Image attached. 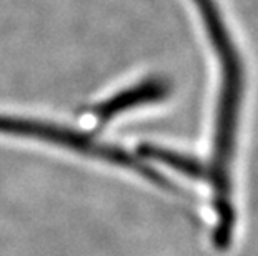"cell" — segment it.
I'll return each instance as SVG.
<instances>
[{
  "label": "cell",
  "instance_id": "cell-2",
  "mask_svg": "<svg viewBox=\"0 0 258 256\" xmlns=\"http://www.w3.org/2000/svg\"><path fill=\"white\" fill-rule=\"evenodd\" d=\"M0 135H12L19 138H29L40 141V143L60 146V148L70 150L74 153L97 158V160H105L112 165L127 168L135 173H139L144 178L150 180L152 183L158 185L167 192H173V187L165 178H162L153 168L142 165L134 156H130L125 151L115 148L112 145H105L103 141H98L87 133H80L77 130L60 127V125L38 122V120L19 118V117H7L0 115Z\"/></svg>",
  "mask_w": 258,
  "mask_h": 256
},
{
  "label": "cell",
  "instance_id": "cell-3",
  "mask_svg": "<svg viewBox=\"0 0 258 256\" xmlns=\"http://www.w3.org/2000/svg\"><path fill=\"white\" fill-rule=\"evenodd\" d=\"M168 92H170V85L165 80L148 78L145 81H140V83L130 87V89L118 92V94L112 95L110 99L98 102L92 108V113L95 115L98 122L105 123L110 122L112 118L132 110V108L167 99Z\"/></svg>",
  "mask_w": 258,
  "mask_h": 256
},
{
  "label": "cell",
  "instance_id": "cell-1",
  "mask_svg": "<svg viewBox=\"0 0 258 256\" xmlns=\"http://www.w3.org/2000/svg\"><path fill=\"white\" fill-rule=\"evenodd\" d=\"M202 19L207 25L213 48L222 65V89L217 107L215 133H213L212 160L203 166V180L212 187L213 208L225 210L233 205L232 166L237 153V130L245 77L238 52L230 39L223 19L213 0H195Z\"/></svg>",
  "mask_w": 258,
  "mask_h": 256
}]
</instances>
